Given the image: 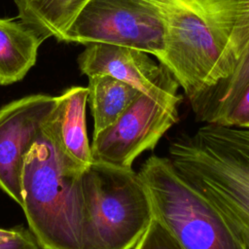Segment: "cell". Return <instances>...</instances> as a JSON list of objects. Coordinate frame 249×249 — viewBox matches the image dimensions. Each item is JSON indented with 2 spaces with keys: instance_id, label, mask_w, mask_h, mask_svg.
I'll return each instance as SVG.
<instances>
[{
  "instance_id": "7a4b0ae2",
  "label": "cell",
  "mask_w": 249,
  "mask_h": 249,
  "mask_svg": "<svg viewBox=\"0 0 249 249\" xmlns=\"http://www.w3.org/2000/svg\"><path fill=\"white\" fill-rule=\"evenodd\" d=\"M47 122L23 159L20 207L41 249H82V175L62 168Z\"/></svg>"
},
{
  "instance_id": "52a82bcc",
  "label": "cell",
  "mask_w": 249,
  "mask_h": 249,
  "mask_svg": "<svg viewBox=\"0 0 249 249\" xmlns=\"http://www.w3.org/2000/svg\"><path fill=\"white\" fill-rule=\"evenodd\" d=\"M56 96L31 94L0 108V189L19 206L23 159L52 115Z\"/></svg>"
},
{
  "instance_id": "8992f818",
  "label": "cell",
  "mask_w": 249,
  "mask_h": 249,
  "mask_svg": "<svg viewBox=\"0 0 249 249\" xmlns=\"http://www.w3.org/2000/svg\"><path fill=\"white\" fill-rule=\"evenodd\" d=\"M178 105L141 92L115 124L93 135L92 162L132 168L134 160L143 152L154 150L177 123Z\"/></svg>"
},
{
  "instance_id": "9a60e30c",
  "label": "cell",
  "mask_w": 249,
  "mask_h": 249,
  "mask_svg": "<svg viewBox=\"0 0 249 249\" xmlns=\"http://www.w3.org/2000/svg\"><path fill=\"white\" fill-rule=\"evenodd\" d=\"M219 125L249 129V85L233 108L220 122Z\"/></svg>"
},
{
  "instance_id": "9c48e42d",
  "label": "cell",
  "mask_w": 249,
  "mask_h": 249,
  "mask_svg": "<svg viewBox=\"0 0 249 249\" xmlns=\"http://www.w3.org/2000/svg\"><path fill=\"white\" fill-rule=\"evenodd\" d=\"M88 88L71 87L56 96L47 128L65 172L82 175L92 163L87 132Z\"/></svg>"
},
{
  "instance_id": "5b68a950",
  "label": "cell",
  "mask_w": 249,
  "mask_h": 249,
  "mask_svg": "<svg viewBox=\"0 0 249 249\" xmlns=\"http://www.w3.org/2000/svg\"><path fill=\"white\" fill-rule=\"evenodd\" d=\"M63 43H105L143 51L160 61L164 28L148 0H89L66 30Z\"/></svg>"
},
{
  "instance_id": "7c38bea8",
  "label": "cell",
  "mask_w": 249,
  "mask_h": 249,
  "mask_svg": "<svg viewBox=\"0 0 249 249\" xmlns=\"http://www.w3.org/2000/svg\"><path fill=\"white\" fill-rule=\"evenodd\" d=\"M249 85V49L233 73L190 101L196 120L219 124Z\"/></svg>"
},
{
  "instance_id": "6da1fadb",
  "label": "cell",
  "mask_w": 249,
  "mask_h": 249,
  "mask_svg": "<svg viewBox=\"0 0 249 249\" xmlns=\"http://www.w3.org/2000/svg\"><path fill=\"white\" fill-rule=\"evenodd\" d=\"M164 28L159 61L189 101L230 77L249 49V0H148Z\"/></svg>"
},
{
  "instance_id": "e0dca14e",
  "label": "cell",
  "mask_w": 249,
  "mask_h": 249,
  "mask_svg": "<svg viewBox=\"0 0 249 249\" xmlns=\"http://www.w3.org/2000/svg\"><path fill=\"white\" fill-rule=\"evenodd\" d=\"M0 249H41V248L39 247L34 236H31L24 240L12 242L5 245H0Z\"/></svg>"
},
{
  "instance_id": "277c9868",
  "label": "cell",
  "mask_w": 249,
  "mask_h": 249,
  "mask_svg": "<svg viewBox=\"0 0 249 249\" xmlns=\"http://www.w3.org/2000/svg\"><path fill=\"white\" fill-rule=\"evenodd\" d=\"M138 175L153 217L183 249H242L221 216L176 171L169 158L149 157Z\"/></svg>"
},
{
  "instance_id": "3957f363",
  "label": "cell",
  "mask_w": 249,
  "mask_h": 249,
  "mask_svg": "<svg viewBox=\"0 0 249 249\" xmlns=\"http://www.w3.org/2000/svg\"><path fill=\"white\" fill-rule=\"evenodd\" d=\"M81 182L82 249H132L154 218L138 172L92 162Z\"/></svg>"
},
{
  "instance_id": "30bf717a",
  "label": "cell",
  "mask_w": 249,
  "mask_h": 249,
  "mask_svg": "<svg viewBox=\"0 0 249 249\" xmlns=\"http://www.w3.org/2000/svg\"><path fill=\"white\" fill-rule=\"evenodd\" d=\"M46 39L19 18H0V85L21 81L34 66Z\"/></svg>"
},
{
  "instance_id": "5bb4252c",
  "label": "cell",
  "mask_w": 249,
  "mask_h": 249,
  "mask_svg": "<svg viewBox=\"0 0 249 249\" xmlns=\"http://www.w3.org/2000/svg\"><path fill=\"white\" fill-rule=\"evenodd\" d=\"M132 249H183L170 232L155 218Z\"/></svg>"
},
{
  "instance_id": "2e32d148",
  "label": "cell",
  "mask_w": 249,
  "mask_h": 249,
  "mask_svg": "<svg viewBox=\"0 0 249 249\" xmlns=\"http://www.w3.org/2000/svg\"><path fill=\"white\" fill-rule=\"evenodd\" d=\"M31 236H33L31 231L23 227H16L13 229L0 228V245L24 240Z\"/></svg>"
},
{
  "instance_id": "8fae6325",
  "label": "cell",
  "mask_w": 249,
  "mask_h": 249,
  "mask_svg": "<svg viewBox=\"0 0 249 249\" xmlns=\"http://www.w3.org/2000/svg\"><path fill=\"white\" fill-rule=\"evenodd\" d=\"M88 102L93 118V135L111 126L141 93L132 86L108 75L89 77Z\"/></svg>"
},
{
  "instance_id": "4fadbf2b",
  "label": "cell",
  "mask_w": 249,
  "mask_h": 249,
  "mask_svg": "<svg viewBox=\"0 0 249 249\" xmlns=\"http://www.w3.org/2000/svg\"><path fill=\"white\" fill-rule=\"evenodd\" d=\"M89 0H14L18 18L39 32L45 39L62 38Z\"/></svg>"
},
{
  "instance_id": "ba28073f",
  "label": "cell",
  "mask_w": 249,
  "mask_h": 249,
  "mask_svg": "<svg viewBox=\"0 0 249 249\" xmlns=\"http://www.w3.org/2000/svg\"><path fill=\"white\" fill-rule=\"evenodd\" d=\"M82 74L108 75L123 81L152 97L180 103L179 85L162 64L155 62L149 53L124 46L90 43L77 59Z\"/></svg>"
}]
</instances>
